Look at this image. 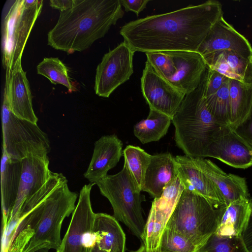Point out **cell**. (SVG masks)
I'll return each instance as SVG.
<instances>
[{
    "mask_svg": "<svg viewBox=\"0 0 252 252\" xmlns=\"http://www.w3.org/2000/svg\"><path fill=\"white\" fill-rule=\"evenodd\" d=\"M131 252H146L145 247L143 243L142 244L141 246L136 251H132ZM158 252H163L160 251H158Z\"/></svg>",
    "mask_w": 252,
    "mask_h": 252,
    "instance_id": "39",
    "label": "cell"
},
{
    "mask_svg": "<svg viewBox=\"0 0 252 252\" xmlns=\"http://www.w3.org/2000/svg\"><path fill=\"white\" fill-rule=\"evenodd\" d=\"M120 0H74L47 34L48 44L73 54L89 48L124 15Z\"/></svg>",
    "mask_w": 252,
    "mask_h": 252,
    "instance_id": "2",
    "label": "cell"
},
{
    "mask_svg": "<svg viewBox=\"0 0 252 252\" xmlns=\"http://www.w3.org/2000/svg\"><path fill=\"white\" fill-rule=\"evenodd\" d=\"M49 249L43 248L36 250L32 252H49Z\"/></svg>",
    "mask_w": 252,
    "mask_h": 252,
    "instance_id": "40",
    "label": "cell"
},
{
    "mask_svg": "<svg viewBox=\"0 0 252 252\" xmlns=\"http://www.w3.org/2000/svg\"><path fill=\"white\" fill-rule=\"evenodd\" d=\"M203 97H207L216 93L229 78L217 71L208 67Z\"/></svg>",
    "mask_w": 252,
    "mask_h": 252,
    "instance_id": "33",
    "label": "cell"
},
{
    "mask_svg": "<svg viewBox=\"0 0 252 252\" xmlns=\"http://www.w3.org/2000/svg\"><path fill=\"white\" fill-rule=\"evenodd\" d=\"M67 181L66 177L62 173L52 172L50 177L44 186L24 202L15 220L11 222L16 221L19 223L56 188Z\"/></svg>",
    "mask_w": 252,
    "mask_h": 252,
    "instance_id": "30",
    "label": "cell"
},
{
    "mask_svg": "<svg viewBox=\"0 0 252 252\" xmlns=\"http://www.w3.org/2000/svg\"><path fill=\"white\" fill-rule=\"evenodd\" d=\"M178 176L185 189H188L203 196L215 206H226L217 188L194 164L191 158L186 155L175 157Z\"/></svg>",
    "mask_w": 252,
    "mask_h": 252,
    "instance_id": "19",
    "label": "cell"
},
{
    "mask_svg": "<svg viewBox=\"0 0 252 252\" xmlns=\"http://www.w3.org/2000/svg\"><path fill=\"white\" fill-rule=\"evenodd\" d=\"M21 162L20 185L8 224L15 220L24 202L44 186L52 173L49 169L48 156H29L22 159Z\"/></svg>",
    "mask_w": 252,
    "mask_h": 252,
    "instance_id": "15",
    "label": "cell"
},
{
    "mask_svg": "<svg viewBox=\"0 0 252 252\" xmlns=\"http://www.w3.org/2000/svg\"><path fill=\"white\" fill-rule=\"evenodd\" d=\"M207 157L234 168L246 169L252 166V146L228 126L213 142Z\"/></svg>",
    "mask_w": 252,
    "mask_h": 252,
    "instance_id": "13",
    "label": "cell"
},
{
    "mask_svg": "<svg viewBox=\"0 0 252 252\" xmlns=\"http://www.w3.org/2000/svg\"><path fill=\"white\" fill-rule=\"evenodd\" d=\"M178 176L165 188L161 195L154 198L149 212L153 218L156 233L161 236L178 201L184 190Z\"/></svg>",
    "mask_w": 252,
    "mask_h": 252,
    "instance_id": "23",
    "label": "cell"
},
{
    "mask_svg": "<svg viewBox=\"0 0 252 252\" xmlns=\"http://www.w3.org/2000/svg\"><path fill=\"white\" fill-rule=\"evenodd\" d=\"M21 173V160L11 158L2 151L0 166L2 232L6 230L16 202Z\"/></svg>",
    "mask_w": 252,
    "mask_h": 252,
    "instance_id": "21",
    "label": "cell"
},
{
    "mask_svg": "<svg viewBox=\"0 0 252 252\" xmlns=\"http://www.w3.org/2000/svg\"><path fill=\"white\" fill-rule=\"evenodd\" d=\"M134 52L124 41L104 54L96 69L94 89L101 97H109L133 73Z\"/></svg>",
    "mask_w": 252,
    "mask_h": 252,
    "instance_id": "10",
    "label": "cell"
},
{
    "mask_svg": "<svg viewBox=\"0 0 252 252\" xmlns=\"http://www.w3.org/2000/svg\"><path fill=\"white\" fill-rule=\"evenodd\" d=\"M196 252H250L242 236L223 237L211 235Z\"/></svg>",
    "mask_w": 252,
    "mask_h": 252,
    "instance_id": "31",
    "label": "cell"
},
{
    "mask_svg": "<svg viewBox=\"0 0 252 252\" xmlns=\"http://www.w3.org/2000/svg\"><path fill=\"white\" fill-rule=\"evenodd\" d=\"M250 202V212L241 236L247 249L252 252V198Z\"/></svg>",
    "mask_w": 252,
    "mask_h": 252,
    "instance_id": "35",
    "label": "cell"
},
{
    "mask_svg": "<svg viewBox=\"0 0 252 252\" xmlns=\"http://www.w3.org/2000/svg\"><path fill=\"white\" fill-rule=\"evenodd\" d=\"M171 122L168 116L150 109L147 118L134 126L133 133L143 144L158 141L166 135Z\"/></svg>",
    "mask_w": 252,
    "mask_h": 252,
    "instance_id": "26",
    "label": "cell"
},
{
    "mask_svg": "<svg viewBox=\"0 0 252 252\" xmlns=\"http://www.w3.org/2000/svg\"><path fill=\"white\" fill-rule=\"evenodd\" d=\"M4 93L9 109L15 116L37 124L38 118L33 109L31 89L21 61L11 71H6Z\"/></svg>",
    "mask_w": 252,
    "mask_h": 252,
    "instance_id": "16",
    "label": "cell"
},
{
    "mask_svg": "<svg viewBox=\"0 0 252 252\" xmlns=\"http://www.w3.org/2000/svg\"><path fill=\"white\" fill-rule=\"evenodd\" d=\"M37 73L45 76L54 84L65 86L71 93L77 90L69 76L65 64L58 58H45L37 66Z\"/></svg>",
    "mask_w": 252,
    "mask_h": 252,
    "instance_id": "28",
    "label": "cell"
},
{
    "mask_svg": "<svg viewBox=\"0 0 252 252\" xmlns=\"http://www.w3.org/2000/svg\"><path fill=\"white\" fill-rule=\"evenodd\" d=\"M235 130L252 146V111L249 118Z\"/></svg>",
    "mask_w": 252,
    "mask_h": 252,
    "instance_id": "36",
    "label": "cell"
},
{
    "mask_svg": "<svg viewBox=\"0 0 252 252\" xmlns=\"http://www.w3.org/2000/svg\"><path fill=\"white\" fill-rule=\"evenodd\" d=\"M78 194L71 191L67 181L56 188L40 203L41 213L34 233L23 252L45 248L57 250L62 240L61 230L64 219L73 213Z\"/></svg>",
    "mask_w": 252,
    "mask_h": 252,
    "instance_id": "6",
    "label": "cell"
},
{
    "mask_svg": "<svg viewBox=\"0 0 252 252\" xmlns=\"http://www.w3.org/2000/svg\"><path fill=\"white\" fill-rule=\"evenodd\" d=\"M197 250V247L186 237L165 227L161 237L159 251L163 252H196Z\"/></svg>",
    "mask_w": 252,
    "mask_h": 252,
    "instance_id": "32",
    "label": "cell"
},
{
    "mask_svg": "<svg viewBox=\"0 0 252 252\" xmlns=\"http://www.w3.org/2000/svg\"><path fill=\"white\" fill-rule=\"evenodd\" d=\"M141 88L150 109L172 119L186 95L162 77L147 61L141 78Z\"/></svg>",
    "mask_w": 252,
    "mask_h": 252,
    "instance_id": "11",
    "label": "cell"
},
{
    "mask_svg": "<svg viewBox=\"0 0 252 252\" xmlns=\"http://www.w3.org/2000/svg\"><path fill=\"white\" fill-rule=\"evenodd\" d=\"M96 240L97 236L93 229L85 233L82 240V246L84 252H92L96 244Z\"/></svg>",
    "mask_w": 252,
    "mask_h": 252,
    "instance_id": "37",
    "label": "cell"
},
{
    "mask_svg": "<svg viewBox=\"0 0 252 252\" xmlns=\"http://www.w3.org/2000/svg\"><path fill=\"white\" fill-rule=\"evenodd\" d=\"M123 142L115 134L101 136L94 143L93 154L84 174L90 183L96 182L107 175L123 155Z\"/></svg>",
    "mask_w": 252,
    "mask_h": 252,
    "instance_id": "18",
    "label": "cell"
},
{
    "mask_svg": "<svg viewBox=\"0 0 252 252\" xmlns=\"http://www.w3.org/2000/svg\"><path fill=\"white\" fill-rule=\"evenodd\" d=\"M178 176L175 157L168 152L152 155L142 191L154 198L159 197L165 187Z\"/></svg>",
    "mask_w": 252,
    "mask_h": 252,
    "instance_id": "20",
    "label": "cell"
},
{
    "mask_svg": "<svg viewBox=\"0 0 252 252\" xmlns=\"http://www.w3.org/2000/svg\"><path fill=\"white\" fill-rule=\"evenodd\" d=\"M74 0H51L50 5L54 9L63 11L70 9L73 5Z\"/></svg>",
    "mask_w": 252,
    "mask_h": 252,
    "instance_id": "38",
    "label": "cell"
},
{
    "mask_svg": "<svg viewBox=\"0 0 252 252\" xmlns=\"http://www.w3.org/2000/svg\"><path fill=\"white\" fill-rule=\"evenodd\" d=\"M149 1L150 0H120L121 3L124 7L126 12H133L137 16L146 7Z\"/></svg>",
    "mask_w": 252,
    "mask_h": 252,
    "instance_id": "34",
    "label": "cell"
},
{
    "mask_svg": "<svg viewBox=\"0 0 252 252\" xmlns=\"http://www.w3.org/2000/svg\"><path fill=\"white\" fill-rule=\"evenodd\" d=\"M229 81L226 80L214 94L203 97L212 115L220 124L229 126Z\"/></svg>",
    "mask_w": 252,
    "mask_h": 252,
    "instance_id": "29",
    "label": "cell"
},
{
    "mask_svg": "<svg viewBox=\"0 0 252 252\" xmlns=\"http://www.w3.org/2000/svg\"><path fill=\"white\" fill-rule=\"evenodd\" d=\"M225 50L248 60L252 59V47L249 41L222 16L212 28L197 52L203 57Z\"/></svg>",
    "mask_w": 252,
    "mask_h": 252,
    "instance_id": "14",
    "label": "cell"
},
{
    "mask_svg": "<svg viewBox=\"0 0 252 252\" xmlns=\"http://www.w3.org/2000/svg\"><path fill=\"white\" fill-rule=\"evenodd\" d=\"M225 207L215 206L200 195L184 189L166 227L183 235L198 249L216 233Z\"/></svg>",
    "mask_w": 252,
    "mask_h": 252,
    "instance_id": "4",
    "label": "cell"
},
{
    "mask_svg": "<svg viewBox=\"0 0 252 252\" xmlns=\"http://www.w3.org/2000/svg\"><path fill=\"white\" fill-rule=\"evenodd\" d=\"M93 231L96 244L92 252H125L126 235L118 220L105 213H95Z\"/></svg>",
    "mask_w": 252,
    "mask_h": 252,
    "instance_id": "22",
    "label": "cell"
},
{
    "mask_svg": "<svg viewBox=\"0 0 252 252\" xmlns=\"http://www.w3.org/2000/svg\"><path fill=\"white\" fill-rule=\"evenodd\" d=\"M101 194L110 202L114 217L142 240L146 222L141 206L145 196L135 183L126 164L114 175H107L95 184Z\"/></svg>",
    "mask_w": 252,
    "mask_h": 252,
    "instance_id": "5",
    "label": "cell"
},
{
    "mask_svg": "<svg viewBox=\"0 0 252 252\" xmlns=\"http://www.w3.org/2000/svg\"><path fill=\"white\" fill-rule=\"evenodd\" d=\"M147 61L176 89L185 94L196 89L207 68L198 52L161 51L146 53Z\"/></svg>",
    "mask_w": 252,
    "mask_h": 252,
    "instance_id": "9",
    "label": "cell"
},
{
    "mask_svg": "<svg viewBox=\"0 0 252 252\" xmlns=\"http://www.w3.org/2000/svg\"><path fill=\"white\" fill-rule=\"evenodd\" d=\"M222 16L221 3L209 0L130 21L121 27L120 33L134 52H197L212 28Z\"/></svg>",
    "mask_w": 252,
    "mask_h": 252,
    "instance_id": "1",
    "label": "cell"
},
{
    "mask_svg": "<svg viewBox=\"0 0 252 252\" xmlns=\"http://www.w3.org/2000/svg\"><path fill=\"white\" fill-rule=\"evenodd\" d=\"M125 162L135 183L142 191L147 169L152 155L138 146L127 145L123 151Z\"/></svg>",
    "mask_w": 252,
    "mask_h": 252,
    "instance_id": "27",
    "label": "cell"
},
{
    "mask_svg": "<svg viewBox=\"0 0 252 252\" xmlns=\"http://www.w3.org/2000/svg\"><path fill=\"white\" fill-rule=\"evenodd\" d=\"M250 199L230 203L221 212L216 233L223 237L241 236L251 210Z\"/></svg>",
    "mask_w": 252,
    "mask_h": 252,
    "instance_id": "25",
    "label": "cell"
},
{
    "mask_svg": "<svg viewBox=\"0 0 252 252\" xmlns=\"http://www.w3.org/2000/svg\"><path fill=\"white\" fill-rule=\"evenodd\" d=\"M2 151L11 158L46 157L51 150L48 135L37 124L22 119L10 110L5 94L1 107Z\"/></svg>",
    "mask_w": 252,
    "mask_h": 252,
    "instance_id": "7",
    "label": "cell"
},
{
    "mask_svg": "<svg viewBox=\"0 0 252 252\" xmlns=\"http://www.w3.org/2000/svg\"><path fill=\"white\" fill-rule=\"evenodd\" d=\"M195 166L210 179L226 206L230 203L250 199L246 179L226 173L211 160L205 158H191Z\"/></svg>",
    "mask_w": 252,
    "mask_h": 252,
    "instance_id": "17",
    "label": "cell"
},
{
    "mask_svg": "<svg viewBox=\"0 0 252 252\" xmlns=\"http://www.w3.org/2000/svg\"><path fill=\"white\" fill-rule=\"evenodd\" d=\"M43 2L42 0H17L10 6L4 19L2 30V64L6 71H11L21 61Z\"/></svg>",
    "mask_w": 252,
    "mask_h": 252,
    "instance_id": "8",
    "label": "cell"
},
{
    "mask_svg": "<svg viewBox=\"0 0 252 252\" xmlns=\"http://www.w3.org/2000/svg\"><path fill=\"white\" fill-rule=\"evenodd\" d=\"M252 111V85L229 81V126L235 130L250 117Z\"/></svg>",
    "mask_w": 252,
    "mask_h": 252,
    "instance_id": "24",
    "label": "cell"
},
{
    "mask_svg": "<svg viewBox=\"0 0 252 252\" xmlns=\"http://www.w3.org/2000/svg\"><path fill=\"white\" fill-rule=\"evenodd\" d=\"M207 68L198 87L185 95L172 119L176 146L191 158L207 157L213 142L228 126L217 121L203 98Z\"/></svg>",
    "mask_w": 252,
    "mask_h": 252,
    "instance_id": "3",
    "label": "cell"
},
{
    "mask_svg": "<svg viewBox=\"0 0 252 252\" xmlns=\"http://www.w3.org/2000/svg\"><path fill=\"white\" fill-rule=\"evenodd\" d=\"M94 185H85L81 189L69 225L57 252H84L82 246L83 236L85 233L93 229L95 215L90 199Z\"/></svg>",
    "mask_w": 252,
    "mask_h": 252,
    "instance_id": "12",
    "label": "cell"
}]
</instances>
